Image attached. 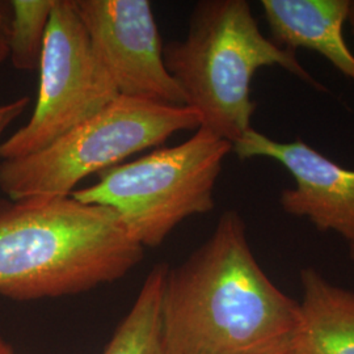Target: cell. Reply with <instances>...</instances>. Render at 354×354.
<instances>
[{"label": "cell", "mask_w": 354, "mask_h": 354, "mask_svg": "<svg viewBox=\"0 0 354 354\" xmlns=\"http://www.w3.org/2000/svg\"><path fill=\"white\" fill-rule=\"evenodd\" d=\"M30 99L28 96L19 97L10 102H0V145L4 131L10 127L15 120H17L21 114L26 112V106L29 105Z\"/></svg>", "instance_id": "cell-13"}, {"label": "cell", "mask_w": 354, "mask_h": 354, "mask_svg": "<svg viewBox=\"0 0 354 354\" xmlns=\"http://www.w3.org/2000/svg\"><path fill=\"white\" fill-rule=\"evenodd\" d=\"M11 23V0H0V64L10 57L8 38Z\"/></svg>", "instance_id": "cell-14"}, {"label": "cell", "mask_w": 354, "mask_h": 354, "mask_svg": "<svg viewBox=\"0 0 354 354\" xmlns=\"http://www.w3.org/2000/svg\"><path fill=\"white\" fill-rule=\"evenodd\" d=\"M349 256L354 261V241H349Z\"/></svg>", "instance_id": "cell-18"}, {"label": "cell", "mask_w": 354, "mask_h": 354, "mask_svg": "<svg viewBox=\"0 0 354 354\" xmlns=\"http://www.w3.org/2000/svg\"><path fill=\"white\" fill-rule=\"evenodd\" d=\"M348 23L351 26V30L354 37V0H351V10H349V17H348Z\"/></svg>", "instance_id": "cell-16"}, {"label": "cell", "mask_w": 354, "mask_h": 354, "mask_svg": "<svg viewBox=\"0 0 354 354\" xmlns=\"http://www.w3.org/2000/svg\"><path fill=\"white\" fill-rule=\"evenodd\" d=\"M165 64L201 127L235 143L251 129L253 76L279 66L317 91H326L288 50L266 37L245 0H203L190 15L184 41L163 46Z\"/></svg>", "instance_id": "cell-3"}, {"label": "cell", "mask_w": 354, "mask_h": 354, "mask_svg": "<svg viewBox=\"0 0 354 354\" xmlns=\"http://www.w3.org/2000/svg\"><path fill=\"white\" fill-rule=\"evenodd\" d=\"M0 354H13L11 346L3 340L1 336H0Z\"/></svg>", "instance_id": "cell-15"}, {"label": "cell", "mask_w": 354, "mask_h": 354, "mask_svg": "<svg viewBox=\"0 0 354 354\" xmlns=\"http://www.w3.org/2000/svg\"><path fill=\"white\" fill-rule=\"evenodd\" d=\"M279 354H304L301 351H298L294 345L292 346H290L289 349H286V351H283V352H281Z\"/></svg>", "instance_id": "cell-17"}, {"label": "cell", "mask_w": 354, "mask_h": 354, "mask_svg": "<svg viewBox=\"0 0 354 354\" xmlns=\"http://www.w3.org/2000/svg\"><path fill=\"white\" fill-rule=\"evenodd\" d=\"M145 248L113 210L70 197L0 198V295L59 298L124 279Z\"/></svg>", "instance_id": "cell-2"}, {"label": "cell", "mask_w": 354, "mask_h": 354, "mask_svg": "<svg viewBox=\"0 0 354 354\" xmlns=\"http://www.w3.org/2000/svg\"><path fill=\"white\" fill-rule=\"evenodd\" d=\"M232 143L200 127L189 140L114 165L76 201L113 210L142 248H156L185 219L214 209V189Z\"/></svg>", "instance_id": "cell-4"}, {"label": "cell", "mask_w": 354, "mask_h": 354, "mask_svg": "<svg viewBox=\"0 0 354 354\" xmlns=\"http://www.w3.org/2000/svg\"><path fill=\"white\" fill-rule=\"evenodd\" d=\"M299 326V304L259 266L235 210L221 215L209 239L168 269L165 354H279L294 345Z\"/></svg>", "instance_id": "cell-1"}, {"label": "cell", "mask_w": 354, "mask_h": 354, "mask_svg": "<svg viewBox=\"0 0 354 354\" xmlns=\"http://www.w3.org/2000/svg\"><path fill=\"white\" fill-rule=\"evenodd\" d=\"M200 127L201 117L189 106L120 96L41 151L1 160L0 190L13 201L70 197L86 177Z\"/></svg>", "instance_id": "cell-5"}, {"label": "cell", "mask_w": 354, "mask_h": 354, "mask_svg": "<svg viewBox=\"0 0 354 354\" xmlns=\"http://www.w3.org/2000/svg\"><path fill=\"white\" fill-rule=\"evenodd\" d=\"M55 0H11L10 59L16 70H38Z\"/></svg>", "instance_id": "cell-12"}, {"label": "cell", "mask_w": 354, "mask_h": 354, "mask_svg": "<svg viewBox=\"0 0 354 354\" xmlns=\"http://www.w3.org/2000/svg\"><path fill=\"white\" fill-rule=\"evenodd\" d=\"M241 160L268 158L285 167L295 187L283 189L286 214L308 219L319 231H335L354 241V171L333 162L304 140L279 142L250 129L232 145Z\"/></svg>", "instance_id": "cell-8"}, {"label": "cell", "mask_w": 354, "mask_h": 354, "mask_svg": "<svg viewBox=\"0 0 354 354\" xmlns=\"http://www.w3.org/2000/svg\"><path fill=\"white\" fill-rule=\"evenodd\" d=\"M93 49L121 96L187 106L168 73L149 0H75Z\"/></svg>", "instance_id": "cell-7"}, {"label": "cell", "mask_w": 354, "mask_h": 354, "mask_svg": "<svg viewBox=\"0 0 354 354\" xmlns=\"http://www.w3.org/2000/svg\"><path fill=\"white\" fill-rule=\"evenodd\" d=\"M301 326L294 346L304 354H354V292L317 269L301 270Z\"/></svg>", "instance_id": "cell-10"}, {"label": "cell", "mask_w": 354, "mask_h": 354, "mask_svg": "<svg viewBox=\"0 0 354 354\" xmlns=\"http://www.w3.org/2000/svg\"><path fill=\"white\" fill-rule=\"evenodd\" d=\"M272 41L317 51L354 83V54L344 38L351 0H261Z\"/></svg>", "instance_id": "cell-9"}, {"label": "cell", "mask_w": 354, "mask_h": 354, "mask_svg": "<svg viewBox=\"0 0 354 354\" xmlns=\"http://www.w3.org/2000/svg\"><path fill=\"white\" fill-rule=\"evenodd\" d=\"M168 266L156 264L102 354H165L162 298Z\"/></svg>", "instance_id": "cell-11"}, {"label": "cell", "mask_w": 354, "mask_h": 354, "mask_svg": "<svg viewBox=\"0 0 354 354\" xmlns=\"http://www.w3.org/2000/svg\"><path fill=\"white\" fill-rule=\"evenodd\" d=\"M36 108L0 145V159L41 151L121 95L93 49L75 0H55L38 66Z\"/></svg>", "instance_id": "cell-6"}]
</instances>
